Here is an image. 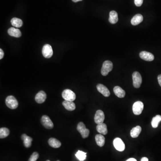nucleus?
<instances>
[{
  "label": "nucleus",
  "mask_w": 161,
  "mask_h": 161,
  "mask_svg": "<svg viewBox=\"0 0 161 161\" xmlns=\"http://www.w3.org/2000/svg\"><path fill=\"white\" fill-rule=\"evenodd\" d=\"M82 0H72V1L74 2H78L79 1H82Z\"/></svg>",
  "instance_id": "obj_34"
},
{
  "label": "nucleus",
  "mask_w": 161,
  "mask_h": 161,
  "mask_svg": "<svg viewBox=\"0 0 161 161\" xmlns=\"http://www.w3.org/2000/svg\"><path fill=\"white\" fill-rule=\"evenodd\" d=\"M104 114L102 110H97L94 117V120L95 123L98 124H102L104 120Z\"/></svg>",
  "instance_id": "obj_10"
},
{
  "label": "nucleus",
  "mask_w": 161,
  "mask_h": 161,
  "mask_svg": "<svg viewBox=\"0 0 161 161\" xmlns=\"http://www.w3.org/2000/svg\"><path fill=\"white\" fill-rule=\"evenodd\" d=\"M143 20V16L140 14H137L133 16L131 21V23L133 26H136L142 23Z\"/></svg>",
  "instance_id": "obj_16"
},
{
  "label": "nucleus",
  "mask_w": 161,
  "mask_h": 161,
  "mask_svg": "<svg viewBox=\"0 0 161 161\" xmlns=\"http://www.w3.org/2000/svg\"><path fill=\"white\" fill-rule=\"evenodd\" d=\"M113 64L109 61H106L103 63L101 69V74L102 75L106 76L112 70Z\"/></svg>",
  "instance_id": "obj_2"
},
{
  "label": "nucleus",
  "mask_w": 161,
  "mask_h": 161,
  "mask_svg": "<svg viewBox=\"0 0 161 161\" xmlns=\"http://www.w3.org/2000/svg\"><path fill=\"white\" fill-rule=\"evenodd\" d=\"M4 56V53L1 49H0V59L1 60L3 58Z\"/></svg>",
  "instance_id": "obj_30"
},
{
  "label": "nucleus",
  "mask_w": 161,
  "mask_h": 161,
  "mask_svg": "<svg viewBox=\"0 0 161 161\" xmlns=\"http://www.w3.org/2000/svg\"><path fill=\"white\" fill-rule=\"evenodd\" d=\"M139 56L140 58L145 60L146 61H153L154 59V57L152 53L149 52H146V51L140 52Z\"/></svg>",
  "instance_id": "obj_12"
},
{
  "label": "nucleus",
  "mask_w": 161,
  "mask_h": 161,
  "mask_svg": "<svg viewBox=\"0 0 161 161\" xmlns=\"http://www.w3.org/2000/svg\"><path fill=\"white\" fill-rule=\"evenodd\" d=\"M62 96L65 100L69 101H73L76 98L75 94L69 89L65 90L62 92Z\"/></svg>",
  "instance_id": "obj_3"
},
{
  "label": "nucleus",
  "mask_w": 161,
  "mask_h": 161,
  "mask_svg": "<svg viewBox=\"0 0 161 161\" xmlns=\"http://www.w3.org/2000/svg\"><path fill=\"white\" fill-rule=\"evenodd\" d=\"M133 85L135 88H138L142 83V78L140 73L138 72H134L132 75Z\"/></svg>",
  "instance_id": "obj_5"
},
{
  "label": "nucleus",
  "mask_w": 161,
  "mask_h": 161,
  "mask_svg": "<svg viewBox=\"0 0 161 161\" xmlns=\"http://www.w3.org/2000/svg\"><path fill=\"white\" fill-rule=\"evenodd\" d=\"M62 105L65 108L69 111H73L76 108V106L73 101H69L67 100H65L62 102Z\"/></svg>",
  "instance_id": "obj_14"
},
{
  "label": "nucleus",
  "mask_w": 161,
  "mask_h": 161,
  "mask_svg": "<svg viewBox=\"0 0 161 161\" xmlns=\"http://www.w3.org/2000/svg\"><path fill=\"white\" fill-rule=\"evenodd\" d=\"M161 121V116L160 115H157L156 116L153 117L152 119L151 124L154 128H156L158 127V124Z\"/></svg>",
  "instance_id": "obj_25"
},
{
  "label": "nucleus",
  "mask_w": 161,
  "mask_h": 161,
  "mask_svg": "<svg viewBox=\"0 0 161 161\" xmlns=\"http://www.w3.org/2000/svg\"><path fill=\"white\" fill-rule=\"evenodd\" d=\"M6 106L11 109H15L18 107L19 102L16 98L12 95L8 96L5 99Z\"/></svg>",
  "instance_id": "obj_1"
},
{
  "label": "nucleus",
  "mask_w": 161,
  "mask_h": 161,
  "mask_svg": "<svg viewBox=\"0 0 161 161\" xmlns=\"http://www.w3.org/2000/svg\"><path fill=\"white\" fill-rule=\"evenodd\" d=\"M77 130L81 134L83 138H86L88 137L90 133L89 129L86 128V126L82 122H80L77 126Z\"/></svg>",
  "instance_id": "obj_4"
},
{
  "label": "nucleus",
  "mask_w": 161,
  "mask_h": 161,
  "mask_svg": "<svg viewBox=\"0 0 161 161\" xmlns=\"http://www.w3.org/2000/svg\"><path fill=\"white\" fill-rule=\"evenodd\" d=\"M113 145L116 150L122 152L125 150V144L120 138H116L114 140Z\"/></svg>",
  "instance_id": "obj_9"
},
{
  "label": "nucleus",
  "mask_w": 161,
  "mask_h": 161,
  "mask_svg": "<svg viewBox=\"0 0 161 161\" xmlns=\"http://www.w3.org/2000/svg\"><path fill=\"white\" fill-rule=\"evenodd\" d=\"M22 139L23 141V144L25 147L29 148L31 146V142L33 140L31 137L28 136L26 134H23L22 135Z\"/></svg>",
  "instance_id": "obj_18"
},
{
  "label": "nucleus",
  "mask_w": 161,
  "mask_h": 161,
  "mask_svg": "<svg viewBox=\"0 0 161 161\" xmlns=\"http://www.w3.org/2000/svg\"><path fill=\"white\" fill-rule=\"evenodd\" d=\"M114 92L116 94V96H117L120 98H123L125 95V92L124 90L121 88L119 86H116L113 89Z\"/></svg>",
  "instance_id": "obj_17"
},
{
  "label": "nucleus",
  "mask_w": 161,
  "mask_h": 161,
  "mask_svg": "<svg viewBox=\"0 0 161 161\" xmlns=\"http://www.w3.org/2000/svg\"><path fill=\"white\" fill-rule=\"evenodd\" d=\"M142 131V128L140 126H137L132 128L130 132V135L132 138L138 137Z\"/></svg>",
  "instance_id": "obj_22"
},
{
  "label": "nucleus",
  "mask_w": 161,
  "mask_h": 161,
  "mask_svg": "<svg viewBox=\"0 0 161 161\" xmlns=\"http://www.w3.org/2000/svg\"><path fill=\"white\" fill-rule=\"evenodd\" d=\"M126 161H137L136 159H135V158H129V159H128Z\"/></svg>",
  "instance_id": "obj_33"
},
{
  "label": "nucleus",
  "mask_w": 161,
  "mask_h": 161,
  "mask_svg": "<svg viewBox=\"0 0 161 161\" xmlns=\"http://www.w3.org/2000/svg\"><path fill=\"white\" fill-rule=\"evenodd\" d=\"M96 129L97 131L102 135H106L107 133V126L104 123L98 124L96 127Z\"/></svg>",
  "instance_id": "obj_20"
},
{
  "label": "nucleus",
  "mask_w": 161,
  "mask_h": 161,
  "mask_svg": "<svg viewBox=\"0 0 161 161\" xmlns=\"http://www.w3.org/2000/svg\"><path fill=\"white\" fill-rule=\"evenodd\" d=\"M158 83L161 87V75H159L158 77Z\"/></svg>",
  "instance_id": "obj_31"
},
{
  "label": "nucleus",
  "mask_w": 161,
  "mask_h": 161,
  "mask_svg": "<svg viewBox=\"0 0 161 161\" xmlns=\"http://www.w3.org/2000/svg\"><path fill=\"white\" fill-rule=\"evenodd\" d=\"M141 161H149V160L146 157H143L141 159Z\"/></svg>",
  "instance_id": "obj_32"
},
{
  "label": "nucleus",
  "mask_w": 161,
  "mask_h": 161,
  "mask_svg": "<svg viewBox=\"0 0 161 161\" xmlns=\"http://www.w3.org/2000/svg\"><path fill=\"white\" fill-rule=\"evenodd\" d=\"M143 0H134V3L137 7H140L142 5Z\"/></svg>",
  "instance_id": "obj_29"
},
{
  "label": "nucleus",
  "mask_w": 161,
  "mask_h": 161,
  "mask_svg": "<svg viewBox=\"0 0 161 161\" xmlns=\"http://www.w3.org/2000/svg\"><path fill=\"white\" fill-rule=\"evenodd\" d=\"M42 54L45 58H49L53 55V50L52 46L49 44L43 46L42 49Z\"/></svg>",
  "instance_id": "obj_8"
},
{
  "label": "nucleus",
  "mask_w": 161,
  "mask_h": 161,
  "mask_svg": "<svg viewBox=\"0 0 161 161\" xmlns=\"http://www.w3.org/2000/svg\"><path fill=\"white\" fill-rule=\"evenodd\" d=\"M49 144L50 146L54 148H58L61 146V142L57 139L54 138H51L48 141Z\"/></svg>",
  "instance_id": "obj_21"
},
{
  "label": "nucleus",
  "mask_w": 161,
  "mask_h": 161,
  "mask_svg": "<svg viewBox=\"0 0 161 161\" xmlns=\"http://www.w3.org/2000/svg\"><path fill=\"white\" fill-rule=\"evenodd\" d=\"M75 155L80 161H83L86 159V153L83 152L82 151L79 150Z\"/></svg>",
  "instance_id": "obj_27"
},
{
  "label": "nucleus",
  "mask_w": 161,
  "mask_h": 161,
  "mask_svg": "<svg viewBox=\"0 0 161 161\" xmlns=\"http://www.w3.org/2000/svg\"><path fill=\"white\" fill-rule=\"evenodd\" d=\"M118 21V14L115 11H111L109 13V21L112 24H115Z\"/></svg>",
  "instance_id": "obj_19"
},
{
  "label": "nucleus",
  "mask_w": 161,
  "mask_h": 161,
  "mask_svg": "<svg viewBox=\"0 0 161 161\" xmlns=\"http://www.w3.org/2000/svg\"><path fill=\"white\" fill-rule=\"evenodd\" d=\"M46 98V94L45 92L41 90L36 94L35 97V100L38 103L41 104L45 101Z\"/></svg>",
  "instance_id": "obj_13"
},
{
  "label": "nucleus",
  "mask_w": 161,
  "mask_h": 161,
  "mask_svg": "<svg viewBox=\"0 0 161 161\" xmlns=\"http://www.w3.org/2000/svg\"><path fill=\"white\" fill-rule=\"evenodd\" d=\"M95 139L98 146L100 147H102L104 145L105 138L103 135L101 134H97L95 136Z\"/></svg>",
  "instance_id": "obj_23"
},
{
  "label": "nucleus",
  "mask_w": 161,
  "mask_h": 161,
  "mask_svg": "<svg viewBox=\"0 0 161 161\" xmlns=\"http://www.w3.org/2000/svg\"><path fill=\"white\" fill-rule=\"evenodd\" d=\"M143 108V103L141 101H137L133 104L132 111L135 115H139L142 113Z\"/></svg>",
  "instance_id": "obj_6"
},
{
  "label": "nucleus",
  "mask_w": 161,
  "mask_h": 161,
  "mask_svg": "<svg viewBox=\"0 0 161 161\" xmlns=\"http://www.w3.org/2000/svg\"><path fill=\"white\" fill-rule=\"evenodd\" d=\"M39 157L38 153L37 152H34L32 155L30 157L28 161H36Z\"/></svg>",
  "instance_id": "obj_28"
},
{
  "label": "nucleus",
  "mask_w": 161,
  "mask_h": 161,
  "mask_svg": "<svg viewBox=\"0 0 161 161\" xmlns=\"http://www.w3.org/2000/svg\"><path fill=\"white\" fill-rule=\"evenodd\" d=\"M41 121L43 125L47 129H51L53 128V123L48 116L46 115L43 116Z\"/></svg>",
  "instance_id": "obj_7"
},
{
  "label": "nucleus",
  "mask_w": 161,
  "mask_h": 161,
  "mask_svg": "<svg viewBox=\"0 0 161 161\" xmlns=\"http://www.w3.org/2000/svg\"><path fill=\"white\" fill-rule=\"evenodd\" d=\"M9 134V130L6 128H2L0 129V138H5L7 137Z\"/></svg>",
  "instance_id": "obj_26"
},
{
  "label": "nucleus",
  "mask_w": 161,
  "mask_h": 161,
  "mask_svg": "<svg viewBox=\"0 0 161 161\" xmlns=\"http://www.w3.org/2000/svg\"><path fill=\"white\" fill-rule=\"evenodd\" d=\"M11 23L12 26L17 28L21 27L23 25V22L21 19L13 18L11 20Z\"/></svg>",
  "instance_id": "obj_24"
},
{
  "label": "nucleus",
  "mask_w": 161,
  "mask_h": 161,
  "mask_svg": "<svg viewBox=\"0 0 161 161\" xmlns=\"http://www.w3.org/2000/svg\"><path fill=\"white\" fill-rule=\"evenodd\" d=\"M59 161V160H58V161Z\"/></svg>",
  "instance_id": "obj_36"
},
{
  "label": "nucleus",
  "mask_w": 161,
  "mask_h": 161,
  "mask_svg": "<svg viewBox=\"0 0 161 161\" xmlns=\"http://www.w3.org/2000/svg\"><path fill=\"white\" fill-rule=\"evenodd\" d=\"M46 161H50V160H47Z\"/></svg>",
  "instance_id": "obj_35"
},
{
  "label": "nucleus",
  "mask_w": 161,
  "mask_h": 161,
  "mask_svg": "<svg viewBox=\"0 0 161 161\" xmlns=\"http://www.w3.org/2000/svg\"><path fill=\"white\" fill-rule=\"evenodd\" d=\"M8 33L9 35L16 38L20 37L22 35L21 31L19 29L13 27L9 28L8 30Z\"/></svg>",
  "instance_id": "obj_15"
},
{
  "label": "nucleus",
  "mask_w": 161,
  "mask_h": 161,
  "mask_svg": "<svg viewBox=\"0 0 161 161\" xmlns=\"http://www.w3.org/2000/svg\"><path fill=\"white\" fill-rule=\"evenodd\" d=\"M97 89L98 91L102 94L105 97H108L110 95V92L107 87L102 84H98L97 85Z\"/></svg>",
  "instance_id": "obj_11"
}]
</instances>
